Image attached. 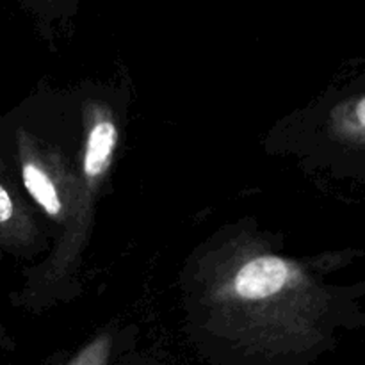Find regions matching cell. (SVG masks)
Returning <instances> with one entry per match:
<instances>
[{"label": "cell", "mask_w": 365, "mask_h": 365, "mask_svg": "<svg viewBox=\"0 0 365 365\" xmlns=\"http://www.w3.org/2000/svg\"><path fill=\"white\" fill-rule=\"evenodd\" d=\"M289 280V266L278 257H259L239 269L235 277V292L246 299L273 296L284 289Z\"/></svg>", "instance_id": "1"}, {"label": "cell", "mask_w": 365, "mask_h": 365, "mask_svg": "<svg viewBox=\"0 0 365 365\" xmlns=\"http://www.w3.org/2000/svg\"><path fill=\"white\" fill-rule=\"evenodd\" d=\"M118 143V130L110 120H102L91 127L84 152V173L88 178H98L106 173Z\"/></svg>", "instance_id": "2"}, {"label": "cell", "mask_w": 365, "mask_h": 365, "mask_svg": "<svg viewBox=\"0 0 365 365\" xmlns=\"http://www.w3.org/2000/svg\"><path fill=\"white\" fill-rule=\"evenodd\" d=\"M21 180H24V185L29 191V195L34 198V202L38 205L43 207V210L48 216H61V212H63L61 196L57 192L53 182L46 177V173L41 168L36 166L32 160H24L21 163Z\"/></svg>", "instance_id": "3"}, {"label": "cell", "mask_w": 365, "mask_h": 365, "mask_svg": "<svg viewBox=\"0 0 365 365\" xmlns=\"http://www.w3.org/2000/svg\"><path fill=\"white\" fill-rule=\"evenodd\" d=\"M106 364V353H96V355H82V359H78L77 362L71 365H103Z\"/></svg>", "instance_id": "4"}]
</instances>
